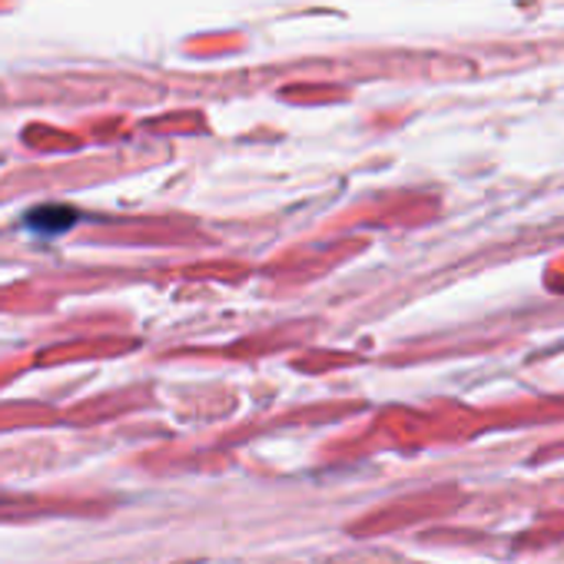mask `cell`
<instances>
[{"instance_id":"6da1fadb","label":"cell","mask_w":564,"mask_h":564,"mask_svg":"<svg viewBox=\"0 0 564 564\" xmlns=\"http://www.w3.org/2000/svg\"><path fill=\"white\" fill-rule=\"evenodd\" d=\"M24 223H28L34 232H41V236H57V232H67V229L77 223V209H70V206H57V203H47V206L31 209Z\"/></svg>"}]
</instances>
